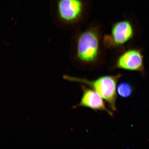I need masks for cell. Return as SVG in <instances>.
I'll return each instance as SVG.
<instances>
[{
	"mask_svg": "<svg viewBox=\"0 0 149 149\" xmlns=\"http://www.w3.org/2000/svg\"><path fill=\"white\" fill-rule=\"evenodd\" d=\"M122 76V74H120L113 75H106L91 81L84 78L68 76H66V78L70 81L83 83L88 86L106 100L112 110L116 111L117 83Z\"/></svg>",
	"mask_w": 149,
	"mask_h": 149,
	"instance_id": "6da1fadb",
	"label": "cell"
},
{
	"mask_svg": "<svg viewBox=\"0 0 149 149\" xmlns=\"http://www.w3.org/2000/svg\"><path fill=\"white\" fill-rule=\"evenodd\" d=\"M76 55L80 61L87 64L95 62L100 52V39L98 33L94 29H89L81 33L76 44Z\"/></svg>",
	"mask_w": 149,
	"mask_h": 149,
	"instance_id": "7a4b0ae2",
	"label": "cell"
},
{
	"mask_svg": "<svg viewBox=\"0 0 149 149\" xmlns=\"http://www.w3.org/2000/svg\"><path fill=\"white\" fill-rule=\"evenodd\" d=\"M134 35L133 25L128 20H121L112 27L110 34L104 38V45L108 48L119 47L132 40Z\"/></svg>",
	"mask_w": 149,
	"mask_h": 149,
	"instance_id": "3957f363",
	"label": "cell"
},
{
	"mask_svg": "<svg viewBox=\"0 0 149 149\" xmlns=\"http://www.w3.org/2000/svg\"><path fill=\"white\" fill-rule=\"evenodd\" d=\"M83 8L80 0H58L57 4V18L63 24H75L81 18Z\"/></svg>",
	"mask_w": 149,
	"mask_h": 149,
	"instance_id": "277c9868",
	"label": "cell"
},
{
	"mask_svg": "<svg viewBox=\"0 0 149 149\" xmlns=\"http://www.w3.org/2000/svg\"><path fill=\"white\" fill-rule=\"evenodd\" d=\"M115 68L139 72L145 76L143 56L141 49L127 50L119 56L114 66Z\"/></svg>",
	"mask_w": 149,
	"mask_h": 149,
	"instance_id": "5b68a950",
	"label": "cell"
},
{
	"mask_svg": "<svg viewBox=\"0 0 149 149\" xmlns=\"http://www.w3.org/2000/svg\"><path fill=\"white\" fill-rule=\"evenodd\" d=\"M83 91L82 96L79 104L77 107H86L95 111H103L107 112L111 116H113L112 112L106 107L105 102L98 93L93 89L82 86Z\"/></svg>",
	"mask_w": 149,
	"mask_h": 149,
	"instance_id": "8992f818",
	"label": "cell"
},
{
	"mask_svg": "<svg viewBox=\"0 0 149 149\" xmlns=\"http://www.w3.org/2000/svg\"><path fill=\"white\" fill-rule=\"evenodd\" d=\"M117 91L119 96L127 98L132 96L134 90L133 86L130 83L123 81L119 84Z\"/></svg>",
	"mask_w": 149,
	"mask_h": 149,
	"instance_id": "52a82bcc",
	"label": "cell"
}]
</instances>
